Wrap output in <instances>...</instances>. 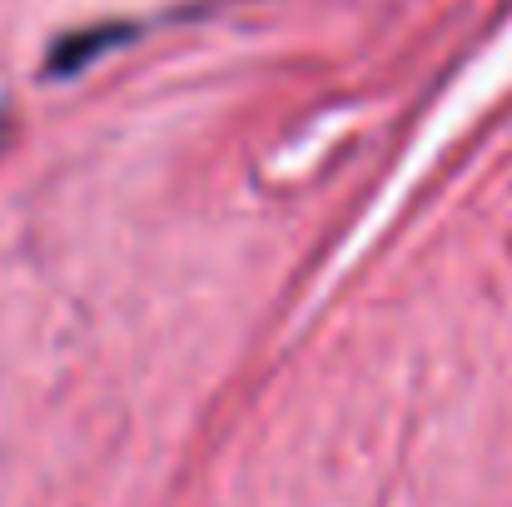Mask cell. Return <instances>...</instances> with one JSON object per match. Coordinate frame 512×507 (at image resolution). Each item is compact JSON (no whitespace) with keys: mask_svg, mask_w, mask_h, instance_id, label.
<instances>
[{"mask_svg":"<svg viewBox=\"0 0 512 507\" xmlns=\"http://www.w3.org/2000/svg\"><path fill=\"white\" fill-rule=\"evenodd\" d=\"M135 35H140L135 20H95V25H75V30H65V35L50 40L40 75H45V80H70V75H80L85 65H95L100 55H110L115 45H125V40H135Z\"/></svg>","mask_w":512,"mask_h":507,"instance_id":"1","label":"cell"},{"mask_svg":"<svg viewBox=\"0 0 512 507\" xmlns=\"http://www.w3.org/2000/svg\"><path fill=\"white\" fill-rule=\"evenodd\" d=\"M0 135H5V120H0Z\"/></svg>","mask_w":512,"mask_h":507,"instance_id":"2","label":"cell"}]
</instances>
